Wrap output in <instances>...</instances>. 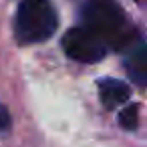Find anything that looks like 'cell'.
Instances as JSON below:
<instances>
[{"label":"cell","instance_id":"obj_1","mask_svg":"<svg viewBox=\"0 0 147 147\" xmlns=\"http://www.w3.org/2000/svg\"><path fill=\"white\" fill-rule=\"evenodd\" d=\"M81 12L85 22L83 26H87L97 36H101L107 47H115L123 51L127 45H131L137 38L123 10L113 0H87Z\"/></svg>","mask_w":147,"mask_h":147},{"label":"cell","instance_id":"obj_5","mask_svg":"<svg viewBox=\"0 0 147 147\" xmlns=\"http://www.w3.org/2000/svg\"><path fill=\"white\" fill-rule=\"evenodd\" d=\"M99 95L107 109H117L119 105L127 103L131 97V89L127 83L119 79H101L99 81Z\"/></svg>","mask_w":147,"mask_h":147},{"label":"cell","instance_id":"obj_3","mask_svg":"<svg viewBox=\"0 0 147 147\" xmlns=\"http://www.w3.org/2000/svg\"><path fill=\"white\" fill-rule=\"evenodd\" d=\"M65 53L79 63H97L107 55V45L87 26H75L63 36Z\"/></svg>","mask_w":147,"mask_h":147},{"label":"cell","instance_id":"obj_7","mask_svg":"<svg viewBox=\"0 0 147 147\" xmlns=\"http://www.w3.org/2000/svg\"><path fill=\"white\" fill-rule=\"evenodd\" d=\"M8 129H10V113L0 103V131H8Z\"/></svg>","mask_w":147,"mask_h":147},{"label":"cell","instance_id":"obj_6","mask_svg":"<svg viewBox=\"0 0 147 147\" xmlns=\"http://www.w3.org/2000/svg\"><path fill=\"white\" fill-rule=\"evenodd\" d=\"M119 125L127 131H135L139 125V105L131 103L119 113Z\"/></svg>","mask_w":147,"mask_h":147},{"label":"cell","instance_id":"obj_4","mask_svg":"<svg viewBox=\"0 0 147 147\" xmlns=\"http://www.w3.org/2000/svg\"><path fill=\"white\" fill-rule=\"evenodd\" d=\"M123 67L129 79L139 87H147V42L137 36L131 45L123 49Z\"/></svg>","mask_w":147,"mask_h":147},{"label":"cell","instance_id":"obj_2","mask_svg":"<svg viewBox=\"0 0 147 147\" xmlns=\"http://www.w3.org/2000/svg\"><path fill=\"white\" fill-rule=\"evenodd\" d=\"M59 18L49 0H20L14 18V34L18 42H45L55 34Z\"/></svg>","mask_w":147,"mask_h":147}]
</instances>
